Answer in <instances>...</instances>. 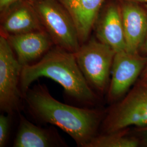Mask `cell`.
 Listing matches in <instances>:
<instances>
[{"mask_svg":"<svg viewBox=\"0 0 147 147\" xmlns=\"http://www.w3.org/2000/svg\"><path fill=\"white\" fill-rule=\"evenodd\" d=\"M28 111L36 120L57 126L68 134L80 147H89L98 135L105 115L102 111L76 107L54 98L45 84H38L24 96Z\"/></svg>","mask_w":147,"mask_h":147,"instance_id":"obj_1","label":"cell"},{"mask_svg":"<svg viewBox=\"0 0 147 147\" xmlns=\"http://www.w3.org/2000/svg\"><path fill=\"white\" fill-rule=\"evenodd\" d=\"M42 77L57 82L68 97L84 107H91L98 103V95L86 81L74 53L56 46L38 61L23 67L20 82L23 97L32 84Z\"/></svg>","mask_w":147,"mask_h":147,"instance_id":"obj_2","label":"cell"},{"mask_svg":"<svg viewBox=\"0 0 147 147\" xmlns=\"http://www.w3.org/2000/svg\"><path fill=\"white\" fill-rule=\"evenodd\" d=\"M116 52L110 47L91 38L74 53L86 81L96 93L107 92Z\"/></svg>","mask_w":147,"mask_h":147,"instance_id":"obj_3","label":"cell"},{"mask_svg":"<svg viewBox=\"0 0 147 147\" xmlns=\"http://www.w3.org/2000/svg\"><path fill=\"white\" fill-rule=\"evenodd\" d=\"M147 125V84L140 79L121 100L113 104L102 121L103 134Z\"/></svg>","mask_w":147,"mask_h":147,"instance_id":"obj_4","label":"cell"},{"mask_svg":"<svg viewBox=\"0 0 147 147\" xmlns=\"http://www.w3.org/2000/svg\"><path fill=\"white\" fill-rule=\"evenodd\" d=\"M32 6L53 44L71 53L81 46L75 24L68 12L57 0H34Z\"/></svg>","mask_w":147,"mask_h":147,"instance_id":"obj_5","label":"cell"},{"mask_svg":"<svg viewBox=\"0 0 147 147\" xmlns=\"http://www.w3.org/2000/svg\"><path fill=\"white\" fill-rule=\"evenodd\" d=\"M22 67L5 36H0V110L9 115L19 113L24 97L20 88Z\"/></svg>","mask_w":147,"mask_h":147,"instance_id":"obj_6","label":"cell"},{"mask_svg":"<svg viewBox=\"0 0 147 147\" xmlns=\"http://www.w3.org/2000/svg\"><path fill=\"white\" fill-rule=\"evenodd\" d=\"M147 62V56L140 53L126 51L116 53L111 71V79L107 92L109 103L121 100L129 92L140 76Z\"/></svg>","mask_w":147,"mask_h":147,"instance_id":"obj_7","label":"cell"},{"mask_svg":"<svg viewBox=\"0 0 147 147\" xmlns=\"http://www.w3.org/2000/svg\"><path fill=\"white\" fill-rule=\"evenodd\" d=\"M94 28L96 38L116 53L126 51L120 2L109 0L101 8ZM93 28V29H94Z\"/></svg>","mask_w":147,"mask_h":147,"instance_id":"obj_8","label":"cell"},{"mask_svg":"<svg viewBox=\"0 0 147 147\" xmlns=\"http://www.w3.org/2000/svg\"><path fill=\"white\" fill-rule=\"evenodd\" d=\"M126 42V51L140 53L147 34V3L119 1Z\"/></svg>","mask_w":147,"mask_h":147,"instance_id":"obj_9","label":"cell"},{"mask_svg":"<svg viewBox=\"0 0 147 147\" xmlns=\"http://www.w3.org/2000/svg\"><path fill=\"white\" fill-rule=\"evenodd\" d=\"M5 37L22 67L42 58L53 43L45 30Z\"/></svg>","mask_w":147,"mask_h":147,"instance_id":"obj_10","label":"cell"},{"mask_svg":"<svg viewBox=\"0 0 147 147\" xmlns=\"http://www.w3.org/2000/svg\"><path fill=\"white\" fill-rule=\"evenodd\" d=\"M71 17L81 45L89 39L105 0H58Z\"/></svg>","mask_w":147,"mask_h":147,"instance_id":"obj_11","label":"cell"},{"mask_svg":"<svg viewBox=\"0 0 147 147\" xmlns=\"http://www.w3.org/2000/svg\"><path fill=\"white\" fill-rule=\"evenodd\" d=\"M19 117V124L13 147H67L56 129L43 128L33 124L24 116Z\"/></svg>","mask_w":147,"mask_h":147,"instance_id":"obj_12","label":"cell"},{"mask_svg":"<svg viewBox=\"0 0 147 147\" xmlns=\"http://www.w3.org/2000/svg\"><path fill=\"white\" fill-rule=\"evenodd\" d=\"M45 30L32 5H23L6 16L2 22L1 34H20Z\"/></svg>","mask_w":147,"mask_h":147,"instance_id":"obj_13","label":"cell"},{"mask_svg":"<svg viewBox=\"0 0 147 147\" xmlns=\"http://www.w3.org/2000/svg\"><path fill=\"white\" fill-rule=\"evenodd\" d=\"M129 127L118 131L98 135L89 147H137L141 146L138 138L129 135Z\"/></svg>","mask_w":147,"mask_h":147,"instance_id":"obj_14","label":"cell"},{"mask_svg":"<svg viewBox=\"0 0 147 147\" xmlns=\"http://www.w3.org/2000/svg\"><path fill=\"white\" fill-rule=\"evenodd\" d=\"M10 115H0V147H5L8 140L11 124Z\"/></svg>","mask_w":147,"mask_h":147,"instance_id":"obj_15","label":"cell"},{"mask_svg":"<svg viewBox=\"0 0 147 147\" xmlns=\"http://www.w3.org/2000/svg\"><path fill=\"white\" fill-rule=\"evenodd\" d=\"M137 136L138 138L140 145L147 147V125L137 127L136 129Z\"/></svg>","mask_w":147,"mask_h":147,"instance_id":"obj_16","label":"cell"},{"mask_svg":"<svg viewBox=\"0 0 147 147\" xmlns=\"http://www.w3.org/2000/svg\"><path fill=\"white\" fill-rule=\"evenodd\" d=\"M20 1L21 0H0L1 11L2 13L7 11L12 5Z\"/></svg>","mask_w":147,"mask_h":147,"instance_id":"obj_17","label":"cell"},{"mask_svg":"<svg viewBox=\"0 0 147 147\" xmlns=\"http://www.w3.org/2000/svg\"><path fill=\"white\" fill-rule=\"evenodd\" d=\"M140 53L144 56H147V34L145 40L140 50Z\"/></svg>","mask_w":147,"mask_h":147,"instance_id":"obj_18","label":"cell"},{"mask_svg":"<svg viewBox=\"0 0 147 147\" xmlns=\"http://www.w3.org/2000/svg\"><path fill=\"white\" fill-rule=\"evenodd\" d=\"M140 79L147 84V62L140 76Z\"/></svg>","mask_w":147,"mask_h":147,"instance_id":"obj_19","label":"cell"},{"mask_svg":"<svg viewBox=\"0 0 147 147\" xmlns=\"http://www.w3.org/2000/svg\"><path fill=\"white\" fill-rule=\"evenodd\" d=\"M118 1H132L141 2H144V3H147V0H118Z\"/></svg>","mask_w":147,"mask_h":147,"instance_id":"obj_20","label":"cell"}]
</instances>
